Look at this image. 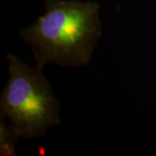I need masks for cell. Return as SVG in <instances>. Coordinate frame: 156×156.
<instances>
[{
    "label": "cell",
    "mask_w": 156,
    "mask_h": 156,
    "mask_svg": "<svg viewBox=\"0 0 156 156\" xmlns=\"http://www.w3.org/2000/svg\"><path fill=\"white\" fill-rule=\"evenodd\" d=\"M44 12L19 36L31 48L36 65L83 67L101 36V5L95 1L45 0Z\"/></svg>",
    "instance_id": "cell-1"
},
{
    "label": "cell",
    "mask_w": 156,
    "mask_h": 156,
    "mask_svg": "<svg viewBox=\"0 0 156 156\" xmlns=\"http://www.w3.org/2000/svg\"><path fill=\"white\" fill-rule=\"evenodd\" d=\"M6 59L9 80L0 98V118L21 138L42 137L49 128L61 124L60 102L43 69L30 66L13 54Z\"/></svg>",
    "instance_id": "cell-2"
},
{
    "label": "cell",
    "mask_w": 156,
    "mask_h": 156,
    "mask_svg": "<svg viewBox=\"0 0 156 156\" xmlns=\"http://www.w3.org/2000/svg\"><path fill=\"white\" fill-rule=\"evenodd\" d=\"M20 138L15 128L6 120L0 118V155H16V146Z\"/></svg>",
    "instance_id": "cell-3"
}]
</instances>
